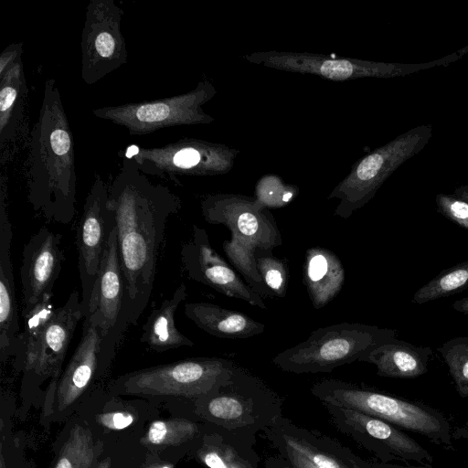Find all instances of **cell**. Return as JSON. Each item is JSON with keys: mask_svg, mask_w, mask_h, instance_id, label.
Instances as JSON below:
<instances>
[{"mask_svg": "<svg viewBox=\"0 0 468 468\" xmlns=\"http://www.w3.org/2000/svg\"><path fill=\"white\" fill-rule=\"evenodd\" d=\"M184 311L197 327L221 338H248L261 334L265 329V324L241 312L210 303H187Z\"/></svg>", "mask_w": 468, "mask_h": 468, "instance_id": "cell-25", "label": "cell"}, {"mask_svg": "<svg viewBox=\"0 0 468 468\" xmlns=\"http://www.w3.org/2000/svg\"><path fill=\"white\" fill-rule=\"evenodd\" d=\"M311 393L322 404L355 410L424 435L436 442H450V427L446 420L437 411L421 405L335 378L315 382Z\"/></svg>", "mask_w": 468, "mask_h": 468, "instance_id": "cell-6", "label": "cell"}, {"mask_svg": "<svg viewBox=\"0 0 468 468\" xmlns=\"http://www.w3.org/2000/svg\"><path fill=\"white\" fill-rule=\"evenodd\" d=\"M466 427H468V421L465 423Z\"/></svg>", "mask_w": 468, "mask_h": 468, "instance_id": "cell-44", "label": "cell"}, {"mask_svg": "<svg viewBox=\"0 0 468 468\" xmlns=\"http://www.w3.org/2000/svg\"><path fill=\"white\" fill-rule=\"evenodd\" d=\"M468 289V261L441 271L421 286L413 295L412 302L426 303Z\"/></svg>", "mask_w": 468, "mask_h": 468, "instance_id": "cell-29", "label": "cell"}, {"mask_svg": "<svg viewBox=\"0 0 468 468\" xmlns=\"http://www.w3.org/2000/svg\"><path fill=\"white\" fill-rule=\"evenodd\" d=\"M453 194L468 202V184L456 187Z\"/></svg>", "mask_w": 468, "mask_h": 468, "instance_id": "cell-40", "label": "cell"}, {"mask_svg": "<svg viewBox=\"0 0 468 468\" xmlns=\"http://www.w3.org/2000/svg\"><path fill=\"white\" fill-rule=\"evenodd\" d=\"M64 259L61 236L46 227L40 228L25 244L20 267L22 314L30 311L46 294L53 293Z\"/></svg>", "mask_w": 468, "mask_h": 468, "instance_id": "cell-18", "label": "cell"}, {"mask_svg": "<svg viewBox=\"0 0 468 468\" xmlns=\"http://www.w3.org/2000/svg\"><path fill=\"white\" fill-rule=\"evenodd\" d=\"M461 397L468 396V336L452 338L437 348Z\"/></svg>", "mask_w": 468, "mask_h": 468, "instance_id": "cell-32", "label": "cell"}, {"mask_svg": "<svg viewBox=\"0 0 468 468\" xmlns=\"http://www.w3.org/2000/svg\"><path fill=\"white\" fill-rule=\"evenodd\" d=\"M372 468H434V467H429V466H420V467H404L399 465H394V464H388V463H380V464H372Z\"/></svg>", "mask_w": 468, "mask_h": 468, "instance_id": "cell-41", "label": "cell"}, {"mask_svg": "<svg viewBox=\"0 0 468 468\" xmlns=\"http://www.w3.org/2000/svg\"><path fill=\"white\" fill-rule=\"evenodd\" d=\"M97 420L110 430H122L130 426L134 416L126 411L107 412L97 416Z\"/></svg>", "mask_w": 468, "mask_h": 468, "instance_id": "cell-36", "label": "cell"}, {"mask_svg": "<svg viewBox=\"0 0 468 468\" xmlns=\"http://www.w3.org/2000/svg\"><path fill=\"white\" fill-rule=\"evenodd\" d=\"M207 423L197 450V456L205 466L260 468L261 457L254 447L256 435Z\"/></svg>", "mask_w": 468, "mask_h": 468, "instance_id": "cell-20", "label": "cell"}, {"mask_svg": "<svg viewBox=\"0 0 468 468\" xmlns=\"http://www.w3.org/2000/svg\"><path fill=\"white\" fill-rule=\"evenodd\" d=\"M397 336V331L359 323L320 327L309 337L279 353L272 359L280 369L295 374L329 373L360 361L373 349Z\"/></svg>", "mask_w": 468, "mask_h": 468, "instance_id": "cell-5", "label": "cell"}, {"mask_svg": "<svg viewBox=\"0 0 468 468\" xmlns=\"http://www.w3.org/2000/svg\"><path fill=\"white\" fill-rule=\"evenodd\" d=\"M236 365L221 357H193L127 373L110 386L113 393L197 399L232 373Z\"/></svg>", "mask_w": 468, "mask_h": 468, "instance_id": "cell-9", "label": "cell"}, {"mask_svg": "<svg viewBox=\"0 0 468 468\" xmlns=\"http://www.w3.org/2000/svg\"><path fill=\"white\" fill-rule=\"evenodd\" d=\"M323 405L337 431L373 452L381 461H432L424 448L393 424L355 410L326 403Z\"/></svg>", "mask_w": 468, "mask_h": 468, "instance_id": "cell-14", "label": "cell"}, {"mask_svg": "<svg viewBox=\"0 0 468 468\" xmlns=\"http://www.w3.org/2000/svg\"><path fill=\"white\" fill-rule=\"evenodd\" d=\"M123 15L114 0H90L87 5L80 36V77L87 85L126 64L128 52L121 29Z\"/></svg>", "mask_w": 468, "mask_h": 468, "instance_id": "cell-12", "label": "cell"}, {"mask_svg": "<svg viewBox=\"0 0 468 468\" xmlns=\"http://www.w3.org/2000/svg\"><path fill=\"white\" fill-rule=\"evenodd\" d=\"M468 53V45L443 58L424 63H390L297 51H255L244 58L274 69L320 76L335 81L361 78L388 79L445 67Z\"/></svg>", "mask_w": 468, "mask_h": 468, "instance_id": "cell-8", "label": "cell"}, {"mask_svg": "<svg viewBox=\"0 0 468 468\" xmlns=\"http://www.w3.org/2000/svg\"><path fill=\"white\" fill-rule=\"evenodd\" d=\"M299 188L285 184L276 175H265L256 185L255 198L266 208H279L288 205L298 195Z\"/></svg>", "mask_w": 468, "mask_h": 468, "instance_id": "cell-34", "label": "cell"}, {"mask_svg": "<svg viewBox=\"0 0 468 468\" xmlns=\"http://www.w3.org/2000/svg\"><path fill=\"white\" fill-rule=\"evenodd\" d=\"M438 211L458 226L468 229V202L454 194H438L435 197Z\"/></svg>", "mask_w": 468, "mask_h": 468, "instance_id": "cell-35", "label": "cell"}, {"mask_svg": "<svg viewBox=\"0 0 468 468\" xmlns=\"http://www.w3.org/2000/svg\"><path fill=\"white\" fill-rule=\"evenodd\" d=\"M256 267L266 287L278 297H284L288 285V268L284 261L271 252L258 250L255 253Z\"/></svg>", "mask_w": 468, "mask_h": 468, "instance_id": "cell-33", "label": "cell"}, {"mask_svg": "<svg viewBox=\"0 0 468 468\" xmlns=\"http://www.w3.org/2000/svg\"><path fill=\"white\" fill-rule=\"evenodd\" d=\"M84 319L81 296L77 291L69 295L63 305L57 308L42 335L37 359L27 372L38 378H59L69 343L79 322Z\"/></svg>", "mask_w": 468, "mask_h": 468, "instance_id": "cell-19", "label": "cell"}, {"mask_svg": "<svg viewBox=\"0 0 468 468\" xmlns=\"http://www.w3.org/2000/svg\"><path fill=\"white\" fill-rule=\"evenodd\" d=\"M80 342L56 387L59 410L72 405L88 388L99 370L102 335L89 320H83Z\"/></svg>", "mask_w": 468, "mask_h": 468, "instance_id": "cell-21", "label": "cell"}, {"mask_svg": "<svg viewBox=\"0 0 468 468\" xmlns=\"http://www.w3.org/2000/svg\"><path fill=\"white\" fill-rule=\"evenodd\" d=\"M181 261L188 278L229 297L267 309L262 297L211 247L205 229L194 225L192 238L181 247Z\"/></svg>", "mask_w": 468, "mask_h": 468, "instance_id": "cell-16", "label": "cell"}, {"mask_svg": "<svg viewBox=\"0 0 468 468\" xmlns=\"http://www.w3.org/2000/svg\"><path fill=\"white\" fill-rule=\"evenodd\" d=\"M52 296L53 293L46 294L30 311L23 314L24 330L18 336L14 356L16 365L26 373L37 359L43 331L56 310Z\"/></svg>", "mask_w": 468, "mask_h": 468, "instance_id": "cell-28", "label": "cell"}, {"mask_svg": "<svg viewBox=\"0 0 468 468\" xmlns=\"http://www.w3.org/2000/svg\"><path fill=\"white\" fill-rule=\"evenodd\" d=\"M11 225L0 227V357L4 363L14 356L20 335L15 278L10 257Z\"/></svg>", "mask_w": 468, "mask_h": 468, "instance_id": "cell-22", "label": "cell"}, {"mask_svg": "<svg viewBox=\"0 0 468 468\" xmlns=\"http://www.w3.org/2000/svg\"><path fill=\"white\" fill-rule=\"evenodd\" d=\"M201 426L192 420L176 418L151 423L143 442L147 445H178L200 438Z\"/></svg>", "mask_w": 468, "mask_h": 468, "instance_id": "cell-31", "label": "cell"}, {"mask_svg": "<svg viewBox=\"0 0 468 468\" xmlns=\"http://www.w3.org/2000/svg\"><path fill=\"white\" fill-rule=\"evenodd\" d=\"M431 136V124H421L357 160L328 196V199L339 200L334 215L346 219L363 207L399 166L426 146Z\"/></svg>", "mask_w": 468, "mask_h": 468, "instance_id": "cell-7", "label": "cell"}, {"mask_svg": "<svg viewBox=\"0 0 468 468\" xmlns=\"http://www.w3.org/2000/svg\"><path fill=\"white\" fill-rule=\"evenodd\" d=\"M23 44L13 43L6 47L0 56V74L22 59Z\"/></svg>", "mask_w": 468, "mask_h": 468, "instance_id": "cell-37", "label": "cell"}, {"mask_svg": "<svg viewBox=\"0 0 468 468\" xmlns=\"http://www.w3.org/2000/svg\"><path fill=\"white\" fill-rule=\"evenodd\" d=\"M111 467V459L106 458L102 462H101L98 465H96L94 468H110Z\"/></svg>", "mask_w": 468, "mask_h": 468, "instance_id": "cell-42", "label": "cell"}, {"mask_svg": "<svg viewBox=\"0 0 468 468\" xmlns=\"http://www.w3.org/2000/svg\"><path fill=\"white\" fill-rule=\"evenodd\" d=\"M180 207L174 192L154 184L133 157L122 156V165L108 186L107 208L117 233L125 291L115 332L100 351L101 369L111 363L125 330L137 324L149 303L166 223Z\"/></svg>", "mask_w": 468, "mask_h": 468, "instance_id": "cell-1", "label": "cell"}, {"mask_svg": "<svg viewBox=\"0 0 468 468\" xmlns=\"http://www.w3.org/2000/svg\"><path fill=\"white\" fill-rule=\"evenodd\" d=\"M27 200L48 220L69 224L76 214L73 133L54 79L44 83L39 114L30 132Z\"/></svg>", "mask_w": 468, "mask_h": 468, "instance_id": "cell-2", "label": "cell"}, {"mask_svg": "<svg viewBox=\"0 0 468 468\" xmlns=\"http://www.w3.org/2000/svg\"><path fill=\"white\" fill-rule=\"evenodd\" d=\"M98 454L90 431L75 425L61 448L54 468H93Z\"/></svg>", "mask_w": 468, "mask_h": 468, "instance_id": "cell-30", "label": "cell"}, {"mask_svg": "<svg viewBox=\"0 0 468 468\" xmlns=\"http://www.w3.org/2000/svg\"><path fill=\"white\" fill-rule=\"evenodd\" d=\"M187 296L186 286L181 283L173 294L152 310L143 326L141 342L153 351L162 353L194 343L180 332L175 322L176 310Z\"/></svg>", "mask_w": 468, "mask_h": 468, "instance_id": "cell-26", "label": "cell"}, {"mask_svg": "<svg viewBox=\"0 0 468 468\" xmlns=\"http://www.w3.org/2000/svg\"><path fill=\"white\" fill-rule=\"evenodd\" d=\"M278 454L294 468H372L348 447L283 416L264 432Z\"/></svg>", "mask_w": 468, "mask_h": 468, "instance_id": "cell-13", "label": "cell"}, {"mask_svg": "<svg viewBox=\"0 0 468 468\" xmlns=\"http://www.w3.org/2000/svg\"><path fill=\"white\" fill-rule=\"evenodd\" d=\"M264 468H294L281 455L269 456L264 460Z\"/></svg>", "mask_w": 468, "mask_h": 468, "instance_id": "cell-38", "label": "cell"}, {"mask_svg": "<svg viewBox=\"0 0 468 468\" xmlns=\"http://www.w3.org/2000/svg\"><path fill=\"white\" fill-rule=\"evenodd\" d=\"M303 271V284L315 309L329 303L345 282L341 260L334 251L323 247L315 246L306 250Z\"/></svg>", "mask_w": 468, "mask_h": 468, "instance_id": "cell-23", "label": "cell"}, {"mask_svg": "<svg viewBox=\"0 0 468 468\" xmlns=\"http://www.w3.org/2000/svg\"><path fill=\"white\" fill-rule=\"evenodd\" d=\"M107 202L108 186L100 175H96L85 198L83 213L79 221L76 234L84 316L107 242L109 231Z\"/></svg>", "mask_w": 468, "mask_h": 468, "instance_id": "cell-15", "label": "cell"}, {"mask_svg": "<svg viewBox=\"0 0 468 468\" xmlns=\"http://www.w3.org/2000/svg\"><path fill=\"white\" fill-rule=\"evenodd\" d=\"M207 422L256 435L282 416V399L260 378L237 366L231 375L195 400Z\"/></svg>", "mask_w": 468, "mask_h": 468, "instance_id": "cell-4", "label": "cell"}, {"mask_svg": "<svg viewBox=\"0 0 468 468\" xmlns=\"http://www.w3.org/2000/svg\"><path fill=\"white\" fill-rule=\"evenodd\" d=\"M154 468H172L168 465H162V466H158V467H154Z\"/></svg>", "mask_w": 468, "mask_h": 468, "instance_id": "cell-43", "label": "cell"}, {"mask_svg": "<svg viewBox=\"0 0 468 468\" xmlns=\"http://www.w3.org/2000/svg\"><path fill=\"white\" fill-rule=\"evenodd\" d=\"M431 354L430 346L394 338L373 349L359 362L375 365L377 374L381 377L414 378L427 372Z\"/></svg>", "mask_w": 468, "mask_h": 468, "instance_id": "cell-24", "label": "cell"}, {"mask_svg": "<svg viewBox=\"0 0 468 468\" xmlns=\"http://www.w3.org/2000/svg\"><path fill=\"white\" fill-rule=\"evenodd\" d=\"M108 221L106 246L83 319L90 321L101 329L102 335L101 349L106 346L115 332L125 291L119 260L117 233L109 214Z\"/></svg>", "mask_w": 468, "mask_h": 468, "instance_id": "cell-17", "label": "cell"}, {"mask_svg": "<svg viewBox=\"0 0 468 468\" xmlns=\"http://www.w3.org/2000/svg\"><path fill=\"white\" fill-rule=\"evenodd\" d=\"M452 308L456 312L468 315V296L456 300L452 303Z\"/></svg>", "mask_w": 468, "mask_h": 468, "instance_id": "cell-39", "label": "cell"}, {"mask_svg": "<svg viewBox=\"0 0 468 468\" xmlns=\"http://www.w3.org/2000/svg\"><path fill=\"white\" fill-rule=\"evenodd\" d=\"M239 151L226 144L197 138L153 147H138L131 157L146 176L178 183L179 176H221L234 166Z\"/></svg>", "mask_w": 468, "mask_h": 468, "instance_id": "cell-11", "label": "cell"}, {"mask_svg": "<svg viewBox=\"0 0 468 468\" xmlns=\"http://www.w3.org/2000/svg\"><path fill=\"white\" fill-rule=\"evenodd\" d=\"M200 207L207 223L229 229L231 239L225 240L222 248L246 283L261 297H274L259 275L255 261L256 251L271 252L282 243L273 215L255 197L240 194L207 195Z\"/></svg>", "mask_w": 468, "mask_h": 468, "instance_id": "cell-3", "label": "cell"}, {"mask_svg": "<svg viewBox=\"0 0 468 468\" xmlns=\"http://www.w3.org/2000/svg\"><path fill=\"white\" fill-rule=\"evenodd\" d=\"M216 94L217 89L213 83L202 80L186 93L100 107L93 109L92 114L125 128L130 135H144L167 127L213 122L214 117L205 112L203 105Z\"/></svg>", "mask_w": 468, "mask_h": 468, "instance_id": "cell-10", "label": "cell"}, {"mask_svg": "<svg viewBox=\"0 0 468 468\" xmlns=\"http://www.w3.org/2000/svg\"><path fill=\"white\" fill-rule=\"evenodd\" d=\"M28 94L22 59L0 74V146L2 151L16 137L23 122Z\"/></svg>", "mask_w": 468, "mask_h": 468, "instance_id": "cell-27", "label": "cell"}]
</instances>
